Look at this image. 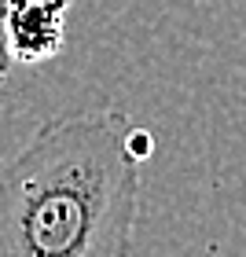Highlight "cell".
Returning <instances> with one entry per match:
<instances>
[{
	"label": "cell",
	"mask_w": 246,
	"mask_h": 257,
	"mask_svg": "<svg viewBox=\"0 0 246 257\" xmlns=\"http://www.w3.org/2000/svg\"><path fill=\"white\" fill-rule=\"evenodd\" d=\"M147 147L114 107L48 118L0 162V257H133Z\"/></svg>",
	"instance_id": "1"
},
{
	"label": "cell",
	"mask_w": 246,
	"mask_h": 257,
	"mask_svg": "<svg viewBox=\"0 0 246 257\" xmlns=\"http://www.w3.org/2000/svg\"><path fill=\"white\" fill-rule=\"evenodd\" d=\"M66 8L70 0H11L4 8L8 52L15 66H41L63 52Z\"/></svg>",
	"instance_id": "2"
},
{
	"label": "cell",
	"mask_w": 246,
	"mask_h": 257,
	"mask_svg": "<svg viewBox=\"0 0 246 257\" xmlns=\"http://www.w3.org/2000/svg\"><path fill=\"white\" fill-rule=\"evenodd\" d=\"M11 66H15V59H11V52H8V22H4V8H0V92L8 85Z\"/></svg>",
	"instance_id": "3"
},
{
	"label": "cell",
	"mask_w": 246,
	"mask_h": 257,
	"mask_svg": "<svg viewBox=\"0 0 246 257\" xmlns=\"http://www.w3.org/2000/svg\"><path fill=\"white\" fill-rule=\"evenodd\" d=\"M8 4H11V0H0V8H8Z\"/></svg>",
	"instance_id": "4"
}]
</instances>
